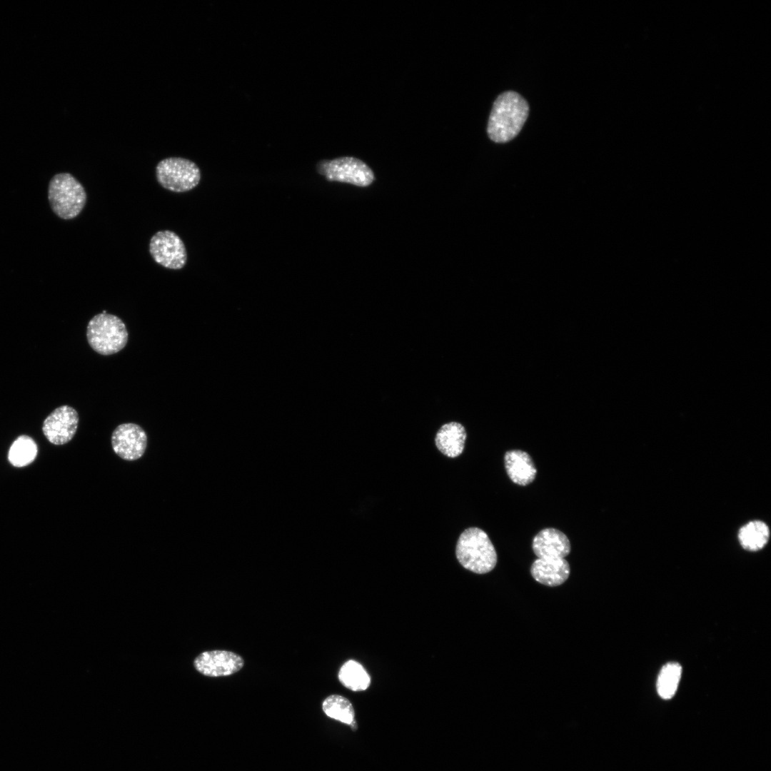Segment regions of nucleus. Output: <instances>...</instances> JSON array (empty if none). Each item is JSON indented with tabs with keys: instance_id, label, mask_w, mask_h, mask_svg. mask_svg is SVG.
Masks as SVG:
<instances>
[{
	"instance_id": "obj_1",
	"label": "nucleus",
	"mask_w": 771,
	"mask_h": 771,
	"mask_svg": "<svg viewBox=\"0 0 771 771\" xmlns=\"http://www.w3.org/2000/svg\"><path fill=\"white\" fill-rule=\"evenodd\" d=\"M529 106L515 91L500 94L495 100L489 116L487 133L496 143L512 140L520 131L528 116Z\"/></svg>"
},
{
	"instance_id": "obj_2",
	"label": "nucleus",
	"mask_w": 771,
	"mask_h": 771,
	"mask_svg": "<svg viewBox=\"0 0 771 771\" xmlns=\"http://www.w3.org/2000/svg\"><path fill=\"white\" fill-rule=\"evenodd\" d=\"M455 555L464 568L477 574L493 570L498 560L497 553L488 535L475 527L468 528L460 535Z\"/></svg>"
},
{
	"instance_id": "obj_3",
	"label": "nucleus",
	"mask_w": 771,
	"mask_h": 771,
	"mask_svg": "<svg viewBox=\"0 0 771 771\" xmlns=\"http://www.w3.org/2000/svg\"><path fill=\"white\" fill-rule=\"evenodd\" d=\"M48 198L51 210L58 217L71 220L84 209L87 195L84 186L72 174L59 173L49 181Z\"/></svg>"
},
{
	"instance_id": "obj_4",
	"label": "nucleus",
	"mask_w": 771,
	"mask_h": 771,
	"mask_svg": "<svg viewBox=\"0 0 771 771\" xmlns=\"http://www.w3.org/2000/svg\"><path fill=\"white\" fill-rule=\"evenodd\" d=\"M86 338L94 351L103 356H109L119 352L126 346L128 333L120 318L101 313L89 321Z\"/></svg>"
},
{
	"instance_id": "obj_5",
	"label": "nucleus",
	"mask_w": 771,
	"mask_h": 771,
	"mask_svg": "<svg viewBox=\"0 0 771 771\" xmlns=\"http://www.w3.org/2000/svg\"><path fill=\"white\" fill-rule=\"evenodd\" d=\"M201 171L191 160L169 157L160 161L156 166L158 183L165 189L183 193L196 188L201 181Z\"/></svg>"
},
{
	"instance_id": "obj_6",
	"label": "nucleus",
	"mask_w": 771,
	"mask_h": 771,
	"mask_svg": "<svg viewBox=\"0 0 771 771\" xmlns=\"http://www.w3.org/2000/svg\"><path fill=\"white\" fill-rule=\"evenodd\" d=\"M316 170L329 181L347 183L361 187L369 186L374 180V174L368 166L351 156L319 161Z\"/></svg>"
},
{
	"instance_id": "obj_7",
	"label": "nucleus",
	"mask_w": 771,
	"mask_h": 771,
	"mask_svg": "<svg viewBox=\"0 0 771 771\" xmlns=\"http://www.w3.org/2000/svg\"><path fill=\"white\" fill-rule=\"evenodd\" d=\"M148 251L156 263L168 269L180 270L187 262V251L183 240L171 230L154 233L149 241Z\"/></svg>"
},
{
	"instance_id": "obj_8",
	"label": "nucleus",
	"mask_w": 771,
	"mask_h": 771,
	"mask_svg": "<svg viewBox=\"0 0 771 771\" xmlns=\"http://www.w3.org/2000/svg\"><path fill=\"white\" fill-rule=\"evenodd\" d=\"M111 446L114 453L123 460L133 461L144 454L147 447L145 430L133 423L118 425L111 435Z\"/></svg>"
},
{
	"instance_id": "obj_9",
	"label": "nucleus",
	"mask_w": 771,
	"mask_h": 771,
	"mask_svg": "<svg viewBox=\"0 0 771 771\" xmlns=\"http://www.w3.org/2000/svg\"><path fill=\"white\" fill-rule=\"evenodd\" d=\"M243 665L244 660L241 655L224 650L204 651L193 661V666L198 672L212 677L231 675Z\"/></svg>"
},
{
	"instance_id": "obj_10",
	"label": "nucleus",
	"mask_w": 771,
	"mask_h": 771,
	"mask_svg": "<svg viewBox=\"0 0 771 771\" xmlns=\"http://www.w3.org/2000/svg\"><path fill=\"white\" fill-rule=\"evenodd\" d=\"M79 420V414L74 408L67 405H61L46 418L42 431L52 444L64 445L74 438Z\"/></svg>"
},
{
	"instance_id": "obj_11",
	"label": "nucleus",
	"mask_w": 771,
	"mask_h": 771,
	"mask_svg": "<svg viewBox=\"0 0 771 771\" xmlns=\"http://www.w3.org/2000/svg\"><path fill=\"white\" fill-rule=\"evenodd\" d=\"M533 553L540 559L565 558L570 552V540L562 531L548 528L535 535L532 543Z\"/></svg>"
},
{
	"instance_id": "obj_12",
	"label": "nucleus",
	"mask_w": 771,
	"mask_h": 771,
	"mask_svg": "<svg viewBox=\"0 0 771 771\" xmlns=\"http://www.w3.org/2000/svg\"><path fill=\"white\" fill-rule=\"evenodd\" d=\"M570 568L565 558H537L532 564L530 573L538 583L550 586H558L568 578Z\"/></svg>"
},
{
	"instance_id": "obj_13",
	"label": "nucleus",
	"mask_w": 771,
	"mask_h": 771,
	"mask_svg": "<svg viewBox=\"0 0 771 771\" xmlns=\"http://www.w3.org/2000/svg\"><path fill=\"white\" fill-rule=\"evenodd\" d=\"M504 465L510 479L515 484L525 486L535 478L537 469L530 455L520 450L505 453Z\"/></svg>"
},
{
	"instance_id": "obj_14",
	"label": "nucleus",
	"mask_w": 771,
	"mask_h": 771,
	"mask_svg": "<svg viewBox=\"0 0 771 771\" xmlns=\"http://www.w3.org/2000/svg\"><path fill=\"white\" fill-rule=\"evenodd\" d=\"M467 433L460 423L452 421L444 423L435 434V443L443 455L456 458L463 451Z\"/></svg>"
},
{
	"instance_id": "obj_15",
	"label": "nucleus",
	"mask_w": 771,
	"mask_h": 771,
	"mask_svg": "<svg viewBox=\"0 0 771 771\" xmlns=\"http://www.w3.org/2000/svg\"><path fill=\"white\" fill-rule=\"evenodd\" d=\"M770 530L762 521L752 520L739 530L738 540L742 547L750 551L762 549L768 542Z\"/></svg>"
},
{
	"instance_id": "obj_16",
	"label": "nucleus",
	"mask_w": 771,
	"mask_h": 771,
	"mask_svg": "<svg viewBox=\"0 0 771 771\" xmlns=\"http://www.w3.org/2000/svg\"><path fill=\"white\" fill-rule=\"evenodd\" d=\"M338 677L341 684L352 691L365 690L371 683V677L365 668L353 660L346 661L341 666Z\"/></svg>"
},
{
	"instance_id": "obj_17",
	"label": "nucleus",
	"mask_w": 771,
	"mask_h": 771,
	"mask_svg": "<svg viewBox=\"0 0 771 771\" xmlns=\"http://www.w3.org/2000/svg\"><path fill=\"white\" fill-rule=\"evenodd\" d=\"M322 710L327 717L348 725L356 722L353 705L342 695H331L327 697L323 701Z\"/></svg>"
},
{
	"instance_id": "obj_18",
	"label": "nucleus",
	"mask_w": 771,
	"mask_h": 771,
	"mask_svg": "<svg viewBox=\"0 0 771 771\" xmlns=\"http://www.w3.org/2000/svg\"><path fill=\"white\" fill-rule=\"evenodd\" d=\"M37 454V446L29 436L18 437L10 447L9 460L15 467H24L34 461Z\"/></svg>"
},
{
	"instance_id": "obj_19",
	"label": "nucleus",
	"mask_w": 771,
	"mask_h": 771,
	"mask_svg": "<svg viewBox=\"0 0 771 771\" xmlns=\"http://www.w3.org/2000/svg\"><path fill=\"white\" fill-rule=\"evenodd\" d=\"M681 674V665L677 662H669L662 667L657 681V692L662 698L667 700L674 696Z\"/></svg>"
}]
</instances>
